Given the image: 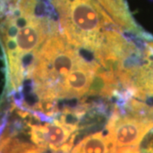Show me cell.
I'll use <instances>...</instances> for the list:
<instances>
[{
    "instance_id": "6da1fadb",
    "label": "cell",
    "mask_w": 153,
    "mask_h": 153,
    "mask_svg": "<svg viewBox=\"0 0 153 153\" xmlns=\"http://www.w3.org/2000/svg\"><path fill=\"white\" fill-rule=\"evenodd\" d=\"M86 60L78 49L66 42L61 33L48 38L38 51L27 80H31L36 99L31 115L39 120L59 114L56 100H60L63 82L71 71Z\"/></svg>"
},
{
    "instance_id": "7a4b0ae2",
    "label": "cell",
    "mask_w": 153,
    "mask_h": 153,
    "mask_svg": "<svg viewBox=\"0 0 153 153\" xmlns=\"http://www.w3.org/2000/svg\"><path fill=\"white\" fill-rule=\"evenodd\" d=\"M153 129V115L121 111L115 107L105 126L110 153H141L143 139Z\"/></svg>"
},
{
    "instance_id": "3957f363",
    "label": "cell",
    "mask_w": 153,
    "mask_h": 153,
    "mask_svg": "<svg viewBox=\"0 0 153 153\" xmlns=\"http://www.w3.org/2000/svg\"><path fill=\"white\" fill-rule=\"evenodd\" d=\"M31 142L44 151L70 153L80 127L54 118L44 124L27 123Z\"/></svg>"
},
{
    "instance_id": "277c9868",
    "label": "cell",
    "mask_w": 153,
    "mask_h": 153,
    "mask_svg": "<svg viewBox=\"0 0 153 153\" xmlns=\"http://www.w3.org/2000/svg\"><path fill=\"white\" fill-rule=\"evenodd\" d=\"M128 93L130 96L128 100L141 105L147 112L153 114L152 39L146 42L145 59L135 72Z\"/></svg>"
},
{
    "instance_id": "5b68a950",
    "label": "cell",
    "mask_w": 153,
    "mask_h": 153,
    "mask_svg": "<svg viewBox=\"0 0 153 153\" xmlns=\"http://www.w3.org/2000/svg\"><path fill=\"white\" fill-rule=\"evenodd\" d=\"M98 66L95 60H86L75 68L63 82L60 100L80 99L88 94Z\"/></svg>"
},
{
    "instance_id": "8992f818",
    "label": "cell",
    "mask_w": 153,
    "mask_h": 153,
    "mask_svg": "<svg viewBox=\"0 0 153 153\" xmlns=\"http://www.w3.org/2000/svg\"><path fill=\"white\" fill-rule=\"evenodd\" d=\"M102 7L119 29L131 32L139 36H146L133 21L123 0H95Z\"/></svg>"
},
{
    "instance_id": "52a82bcc",
    "label": "cell",
    "mask_w": 153,
    "mask_h": 153,
    "mask_svg": "<svg viewBox=\"0 0 153 153\" xmlns=\"http://www.w3.org/2000/svg\"><path fill=\"white\" fill-rule=\"evenodd\" d=\"M110 150L106 134L100 131L84 137L70 153H110Z\"/></svg>"
},
{
    "instance_id": "ba28073f",
    "label": "cell",
    "mask_w": 153,
    "mask_h": 153,
    "mask_svg": "<svg viewBox=\"0 0 153 153\" xmlns=\"http://www.w3.org/2000/svg\"><path fill=\"white\" fill-rule=\"evenodd\" d=\"M141 153H153V133L147 138V141L141 150Z\"/></svg>"
}]
</instances>
